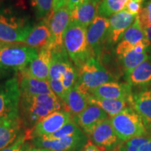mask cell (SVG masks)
I'll return each mask as SVG.
<instances>
[{
    "label": "cell",
    "mask_w": 151,
    "mask_h": 151,
    "mask_svg": "<svg viewBox=\"0 0 151 151\" xmlns=\"http://www.w3.org/2000/svg\"><path fill=\"white\" fill-rule=\"evenodd\" d=\"M65 104L55 94L21 96L19 115L25 132H29L45 117L56 111L63 110Z\"/></svg>",
    "instance_id": "6da1fadb"
},
{
    "label": "cell",
    "mask_w": 151,
    "mask_h": 151,
    "mask_svg": "<svg viewBox=\"0 0 151 151\" xmlns=\"http://www.w3.org/2000/svg\"><path fill=\"white\" fill-rule=\"evenodd\" d=\"M63 43L69 59L78 69L94 57L87 40L86 27L70 21L64 33Z\"/></svg>",
    "instance_id": "7a4b0ae2"
},
{
    "label": "cell",
    "mask_w": 151,
    "mask_h": 151,
    "mask_svg": "<svg viewBox=\"0 0 151 151\" xmlns=\"http://www.w3.org/2000/svg\"><path fill=\"white\" fill-rule=\"evenodd\" d=\"M78 76L76 87L79 91L89 97L92 90L101 85L116 81L112 74L96 58H91L78 69Z\"/></svg>",
    "instance_id": "3957f363"
},
{
    "label": "cell",
    "mask_w": 151,
    "mask_h": 151,
    "mask_svg": "<svg viewBox=\"0 0 151 151\" xmlns=\"http://www.w3.org/2000/svg\"><path fill=\"white\" fill-rule=\"evenodd\" d=\"M111 120L113 129L122 142L145 134L148 129V126L132 106L127 107L111 117Z\"/></svg>",
    "instance_id": "277c9868"
},
{
    "label": "cell",
    "mask_w": 151,
    "mask_h": 151,
    "mask_svg": "<svg viewBox=\"0 0 151 151\" xmlns=\"http://www.w3.org/2000/svg\"><path fill=\"white\" fill-rule=\"evenodd\" d=\"M32 28L25 18L7 11H0V40L4 42L11 44L24 43Z\"/></svg>",
    "instance_id": "5b68a950"
},
{
    "label": "cell",
    "mask_w": 151,
    "mask_h": 151,
    "mask_svg": "<svg viewBox=\"0 0 151 151\" xmlns=\"http://www.w3.org/2000/svg\"><path fill=\"white\" fill-rule=\"evenodd\" d=\"M20 81L17 76L0 82V118L19 115Z\"/></svg>",
    "instance_id": "8992f818"
},
{
    "label": "cell",
    "mask_w": 151,
    "mask_h": 151,
    "mask_svg": "<svg viewBox=\"0 0 151 151\" xmlns=\"http://www.w3.org/2000/svg\"><path fill=\"white\" fill-rule=\"evenodd\" d=\"M37 55V50L31 47L10 44L0 52V64L8 69L21 71Z\"/></svg>",
    "instance_id": "52a82bcc"
},
{
    "label": "cell",
    "mask_w": 151,
    "mask_h": 151,
    "mask_svg": "<svg viewBox=\"0 0 151 151\" xmlns=\"http://www.w3.org/2000/svg\"><path fill=\"white\" fill-rule=\"evenodd\" d=\"M72 120V116L66 110L56 111L45 117L29 132H25L27 139L50 135L61 129Z\"/></svg>",
    "instance_id": "ba28073f"
},
{
    "label": "cell",
    "mask_w": 151,
    "mask_h": 151,
    "mask_svg": "<svg viewBox=\"0 0 151 151\" xmlns=\"http://www.w3.org/2000/svg\"><path fill=\"white\" fill-rule=\"evenodd\" d=\"M88 142V137L84 132L56 140H47L41 137L31 139L33 147L52 151H81Z\"/></svg>",
    "instance_id": "9c48e42d"
},
{
    "label": "cell",
    "mask_w": 151,
    "mask_h": 151,
    "mask_svg": "<svg viewBox=\"0 0 151 151\" xmlns=\"http://www.w3.org/2000/svg\"><path fill=\"white\" fill-rule=\"evenodd\" d=\"M71 20L70 11L67 6L60 9L50 15L48 20L49 27L51 33V41L48 47L52 51H59L65 48L63 37Z\"/></svg>",
    "instance_id": "30bf717a"
},
{
    "label": "cell",
    "mask_w": 151,
    "mask_h": 151,
    "mask_svg": "<svg viewBox=\"0 0 151 151\" xmlns=\"http://www.w3.org/2000/svg\"><path fill=\"white\" fill-rule=\"evenodd\" d=\"M89 137L94 145L104 151H116L122 143L113 129L110 118L100 122Z\"/></svg>",
    "instance_id": "8fae6325"
},
{
    "label": "cell",
    "mask_w": 151,
    "mask_h": 151,
    "mask_svg": "<svg viewBox=\"0 0 151 151\" xmlns=\"http://www.w3.org/2000/svg\"><path fill=\"white\" fill-rule=\"evenodd\" d=\"M109 28V20L97 16L87 27V40L88 45L96 58H99L104 43L107 41Z\"/></svg>",
    "instance_id": "7c38bea8"
},
{
    "label": "cell",
    "mask_w": 151,
    "mask_h": 151,
    "mask_svg": "<svg viewBox=\"0 0 151 151\" xmlns=\"http://www.w3.org/2000/svg\"><path fill=\"white\" fill-rule=\"evenodd\" d=\"M109 116L102 109L97 105L89 104L82 112L73 116L75 123L83 130L88 137L97 126Z\"/></svg>",
    "instance_id": "4fadbf2b"
},
{
    "label": "cell",
    "mask_w": 151,
    "mask_h": 151,
    "mask_svg": "<svg viewBox=\"0 0 151 151\" xmlns=\"http://www.w3.org/2000/svg\"><path fill=\"white\" fill-rule=\"evenodd\" d=\"M150 48H151L150 41L148 39H145L135 45L134 47L129 51L119 57L118 59L122 66L126 76L137 66L151 56L149 52Z\"/></svg>",
    "instance_id": "5bb4252c"
},
{
    "label": "cell",
    "mask_w": 151,
    "mask_h": 151,
    "mask_svg": "<svg viewBox=\"0 0 151 151\" xmlns=\"http://www.w3.org/2000/svg\"><path fill=\"white\" fill-rule=\"evenodd\" d=\"M137 16L125 10L112 15L109 18V28L107 42L112 46L118 43L126 30L134 22Z\"/></svg>",
    "instance_id": "9a60e30c"
},
{
    "label": "cell",
    "mask_w": 151,
    "mask_h": 151,
    "mask_svg": "<svg viewBox=\"0 0 151 151\" xmlns=\"http://www.w3.org/2000/svg\"><path fill=\"white\" fill-rule=\"evenodd\" d=\"M90 95L108 99H121L129 102L133 96L132 86L129 83L118 82H109L98 87L90 92ZM89 95V96H90Z\"/></svg>",
    "instance_id": "2e32d148"
},
{
    "label": "cell",
    "mask_w": 151,
    "mask_h": 151,
    "mask_svg": "<svg viewBox=\"0 0 151 151\" xmlns=\"http://www.w3.org/2000/svg\"><path fill=\"white\" fill-rule=\"evenodd\" d=\"M51 64L52 50L50 47H46L38 52L37 58L21 73L40 80L48 81Z\"/></svg>",
    "instance_id": "e0dca14e"
},
{
    "label": "cell",
    "mask_w": 151,
    "mask_h": 151,
    "mask_svg": "<svg viewBox=\"0 0 151 151\" xmlns=\"http://www.w3.org/2000/svg\"><path fill=\"white\" fill-rule=\"evenodd\" d=\"M24 133L20 116L0 118V150L16 142Z\"/></svg>",
    "instance_id": "ac0fdd59"
},
{
    "label": "cell",
    "mask_w": 151,
    "mask_h": 151,
    "mask_svg": "<svg viewBox=\"0 0 151 151\" xmlns=\"http://www.w3.org/2000/svg\"><path fill=\"white\" fill-rule=\"evenodd\" d=\"M145 39H146V37L137 16L134 22L126 30L121 40L117 44L116 48L117 56L119 58L122 55L133 48L138 43L144 40Z\"/></svg>",
    "instance_id": "d6986e66"
},
{
    "label": "cell",
    "mask_w": 151,
    "mask_h": 151,
    "mask_svg": "<svg viewBox=\"0 0 151 151\" xmlns=\"http://www.w3.org/2000/svg\"><path fill=\"white\" fill-rule=\"evenodd\" d=\"M70 13L71 22L87 28L98 16V4L93 0H87Z\"/></svg>",
    "instance_id": "ffe728a7"
},
{
    "label": "cell",
    "mask_w": 151,
    "mask_h": 151,
    "mask_svg": "<svg viewBox=\"0 0 151 151\" xmlns=\"http://www.w3.org/2000/svg\"><path fill=\"white\" fill-rule=\"evenodd\" d=\"M50 41L51 33L48 22L44 21L32 28L24 43L26 46L40 50L50 46Z\"/></svg>",
    "instance_id": "44dd1931"
},
{
    "label": "cell",
    "mask_w": 151,
    "mask_h": 151,
    "mask_svg": "<svg viewBox=\"0 0 151 151\" xmlns=\"http://www.w3.org/2000/svg\"><path fill=\"white\" fill-rule=\"evenodd\" d=\"M20 90L21 96L54 94L50 89L48 81L40 80L23 74H21L20 80Z\"/></svg>",
    "instance_id": "7402d4cb"
},
{
    "label": "cell",
    "mask_w": 151,
    "mask_h": 151,
    "mask_svg": "<svg viewBox=\"0 0 151 151\" xmlns=\"http://www.w3.org/2000/svg\"><path fill=\"white\" fill-rule=\"evenodd\" d=\"M127 83L132 87L147 89L151 86V56L140 64L126 76Z\"/></svg>",
    "instance_id": "603a6c76"
},
{
    "label": "cell",
    "mask_w": 151,
    "mask_h": 151,
    "mask_svg": "<svg viewBox=\"0 0 151 151\" xmlns=\"http://www.w3.org/2000/svg\"><path fill=\"white\" fill-rule=\"evenodd\" d=\"M131 106L139 113L146 125L151 124V89H143L134 94Z\"/></svg>",
    "instance_id": "cb8c5ba5"
},
{
    "label": "cell",
    "mask_w": 151,
    "mask_h": 151,
    "mask_svg": "<svg viewBox=\"0 0 151 151\" xmlns=\"http://www.w3.org/2000/svg\"><path fill=\"white\" fill-rule=\"evenodd\" d=\"M64 104L66 111H69L73 117L82 112L88 106L89 102L88 97L74 86L67 91Z\"/></svg>",
    "instance_id": "d4e9b609"
},
{
    "label": "cell",
    "mask_w": 151,
    "mask_h": 151,
    "mask_svg": "<svg viewBox=\"0 0 151 151\" xmlns=\"http://www.w3.org/2000/svg\"><path fill=\"white\" fill-rule=\"evenodd\" d=\"M88 99L89 104L98 106L110 117L115 116L127 107L131 106L129 102L125 100L101 99L92 95H90Z\"/></svg>",
    "instance_id": "484cf974"
},
{
    "label": "cell",
    "mask_w": 151,
    "mask_h": 151,
    "mask_svg": "<svg viewBox=\"0 0 151 151\" xmlns=\"http://www.w3.org/2000/svg\"><path fill=\"white\" fill-rule=\"evenodd\" d=\"M71 63L65 48L59 51H52V64L48 80H61L69 64Z\"/></svg>",
    "instance_id": "4316f807"
},
{
    "label": "cell",
    "mask_w": 151,
    "mask_h": 151,
    "mask_svg": "<svg viewBox=\"0 0 151 151\" xmlns=\"http://www.w3.org/2000/svg\"><path fill=\"white\" fill-rule=\"evenodd\" d=\"M116 151H151V124L145 134L122 142Z\"/></svg>",
    "instance_id": "83f0119b"
},
{
    "label": "cell",
    "mask_w": 151,
    "mask_h": 151,
    "mask_svg": "<svg viewBox=\"0 0 151 151\" xmlns=\"http://www.w3.org/2000/svg\"><path fill=\"white\" fill-rule=\"evenodd\" d=\"M129 0H102L98 4V16L110 18L112 15L124 10Z\"/></svg>",
    "instance_id": "f1b7e54d"
},
{
    "label": "cell",
    "mask_w": 151,
    "mask_h": 151,
    "mask_svg": "<svg viewBox=\"0 0 151 151\" xmlns=\"http://www.w3.org/2000/svg\"><path fill=\"white\" fill-rule=\"evenodd\" d=\"M82 132H83V130L75 123V122L72 119L69 122L65 124L61 129L55 132V133L50 135L43 136V137H40L42 139H47V140H56V139H60L62 138L69 137V136L78 134Z\"/></svg>",
    "instance_id": "f546056e"
},
{
    "label": "cell",
    "mask_w": 151,
    "mask_h": 151,
    "mask_svg": "<svg viewBox=\"0 0 151 151\" xmlns=\"http://www.w3.org/2000/svg\"><path fill=\"white\" fill-rule=\"evenodd\" d=\"M37 18H44L52 14L53 0H30Z\"/></svg>",
    "instance_id": "4dcf8cb0"
},
{
    "label": "cell",
    "mask_w": 151,
    "mask_h": 151,
    "mask_svg": "<svg viewBox=\"0 0 151 151\" xmlns=\"http://www.w3.org/2000/svg\"><path fill=\"white\" fill-rule=\"evenodd\" d=\"M78 70L75 66L72 65V62H71L68 65L61 79L64 88L67 92L76 86L77 80H78Z\"/></svg>",
    "instance_id": "1f68e13d"
},
{
    "label": "cell",
    "mask_w": 151,
    "mask_h": 151,
    "mask_svg": "<svg viewBox=\"0 0 151 151\" xmlns=\"http://www.w3.org/2000/svg\"><path fill=\"white\" fill-rule=\"evenodd\" d=\"M137 16L141 27L151 25V0H145L142 9Z\"/></svg>",
    "instance_id": "d6a6232c"
},
{
    "label": "cell",
    "mask_w": 151,
    "mask_h": 151,
    "mask_svg": "<svg viewBox=\"0 0 151 151\" xmlns=\"http://www.w3.org/2000/svg\"><path fill=\"white\" fill-rule=\"evenodd\" d=\"M49 85H50V89L52 92L55 94L59 99L65 102V100L67 95V91L64 88L61 80H55V79H50L48 80Z\"/></svg>",
    "instance_id": "836d02e7"
},
{
    "label": "cell",
    "mask_w": 151,
    "mask_h": 151,
    "mask_svg": "<svg viewBox=\"0 0 151 151\" xmlns=\"http://www.w3.org/2000/svg\"><path fill=\"white\" fill-rule=\"evenodd\" d=\"M29 147L30 145L27 142V137L24 132L16 142L0 151H26Z\"/></svg>",
    "instance_id": "e575fe53"
},
{
    "label": "cell",
    "mask_w": 151,
    "mask_h": 151,
    "mask_svg": "<svg viewBox=\"0 0 151 151\" xmlns=\"http://www.w3.org/2000/svg\"><path fill=\"white\" fill-rule=\"evenodd\" d=\"M145 0H129L126 4L124 10L132 14L138 15L142 9Z\"/></svg>",
    "instance_id": "d590c367"
},
{
    "label": "cell",
    "mask_w": 151,
    "mask_h": 151,
    "mask_svg": "<svg viewBox=\"0 0 151 151\" xmlns=\"http://www.w3.org/2000/svg\"><path fill=\"white\" fill-rule=\"evenodd\" d=\"M69 0H53L52 4V13L59 10L60 9L67 6Z\"/></svg>",
    "instance_id": "8d00e7d4"
},
{
    "label": "cell",
    "mask_w": 151,
    "mask_h": 151,
    "mask_svg": "<svg viewBox=\"0 0 151 151\" xmlns=\"http://www.w3.org/2000/svg\"><path fill=\"white\" fill-rule=\"evenodd\" d=\"M86 1H87V0H69L67 7V9L71 11H72L73 9L76 8V7L79 6L82 4H83Z\"/></svg>",
    "instance_id": "74e56055"
},
{
    "label": "cell",
    "mask_w": 151,
    "mask_h": 151,
    "mask_svg": "<svg viewBox=\"0 0 151 151\" xmlns=\"http://www.w3.org/2000/svg\"><path fill=\"white\" fill-rule=\"evenodd\" d=\"M11 71L14 70L8 69V68L4 67V66H2L0 64V81L9 76L11 73Z\"/></svg>",
    "instance_id": "f35d334b"
},
{
    "label": "cell",
    "mask_w": 151,
    "mask_h": 151,
    "mask_svg": "<svg viewBox=\"0 0 151 151\" xmlns=\"http://www.w3.org/2000/svg\"><path fill=\"white\" fill-rule=\"evenodd\" d=\"M81 151H101L99 148H97L95 145H94L93 143L88 141V143L85 146V147L83 148V150Z\"/></svg>",
    "instance_id": "ab89813d"
},
{
    "label": "cell",
    "mask_w": 151,
    "mask_h": 151,
    "mask_svg": "<svg viewBox=\"0 0 151 151\" xmlns=\"http://www.w3.org/2000/svg\"><path fill=\"white\" fill-rule=\"evenodd\" d=\"M142 28L143 29V32H144L146 39H148L151 43V25L145 26V27H142Z\"/></svg>",
    "instance_id": "60d3db41"
},
{
    "label": "cell",
    "mask_w": 151,
    "mask_h": 151,
    "mask_svg": "<svg viewBox=\"0 0 151 151\" xmlns=\"http://www.w3.org/2000/svg\"><path fill=\"white\" fill-rule=\"evenodd\" d=\"M26 151H52L51 150L46 148H35V147H31L30 146L29 148Z\"/></svg>",
    "instance_id": "b9f144b4"
},
{
    "label": "cell",
    "mask_w": 151,
    "mask_h": 151,
    "mask_svg": "<svg viewBox=\"0 0 151 151\" xmlns=\"http://www.w3.org/2000/svg\"><path fill=\"white\" fill-rule=\"evenodd\" d=\"M10 44L11 43H5V42H4V41L0 40V52H1L4 48H5L6 47L8 46L9 45H10Z\"/></svg>",
    "instance_id": "7bdbcfd3"
},
{
    "label": "cell",
    "mask_w": 151,
    "mask_h": 151,
    "mask_svg": "<svg viewBox=\"0 0 151 151\" xmlns=\"http://www.w3.org/2000/svg\"><path fill=\"white\" fill-rule=\"evenodd\" d=\"M93 1H95V2H96V3L99 4V3L100 2V1H102V0H93Z\"/></svg>",
    "instance_id": "ee69618b"
},
{
    "label": "cell",
    "mask_w": 151,
    "mask_h": 151,
    "mask_svg": "<svg viewBox=\"0 0 151 151\" xmlns=\"http://www.w3.org/2000/svg\"></svg>",
    "instance_id": "f6af8a7d"
}]
</instances>
